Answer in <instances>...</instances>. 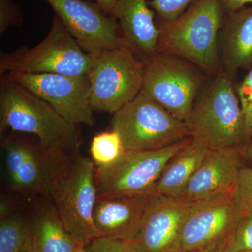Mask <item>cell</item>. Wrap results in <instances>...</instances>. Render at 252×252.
Listing matches in <instances>:
<instances>
[{"label":"cell","mask_w":252,"mask_h":252,"mask_svg":"<svg viewBox=\"0 0 252 252\" xmlns=\"http://www.w3.org/2000/svg\"><path fill=\"white\" fill-rule=\"evenodd\" d=\"M0 129L37 137L46 150L62 155L79 153L82 142L77 124L68 122L49 104L3 75L0 93Z\"/></svg>","instance_id":"1"},{"label":"cell","mask_w":252,"mask_h":252,"mask_svg":"<svg viewBox=\"0 0 252 252\" xmlns=\"http://www.w3.org/2000/svg\"><path fill=\"white\" fill-rule=\"evenodd\" d=\"M223 11L220 0H196L173 21H160L157 54L176 56L207 74H218L222 71L219 39Z\"/></svg>","instance_id":"2"},{"label":"cell","mask_w":252,"mask_h":252,"mask_svg":"<svg viewBox=\"0 0 252 252\" xmlns=\"http://www.w3.org/2000/svg\"><path fill=\"white\" fill-rule=\"evenodd\" d=\"M94 161L80 153L60 158L50 183L48 198L76 245L85 248L99 236L94 221L97 197Z\"/></svg>","instance_id":"3"},{"label":"cell","mask_w":252,"mask_h":252,"mask_svg":"<svg viewBox=\"0 0 252 252\" xmlns=\"http://www.w3.org/2000/svg\"><path fill=\"white\" fill-rule=\"evenodd\" d=\"M189 135L209 149L248 146L246 126L232 78L220 71L207 84L185 122Z\"/></svg>","instance_id":"4"},{"label":"cell","mask_w":252,"mask_h":252,"mask_svg":"<svg viewBox=\"0 0 252 252\" xmlns=\"http://www.w3.org/2000/svg\"><path fill=\"white\" fill-rule=\"evenodd\" d=\"M94 58L86 52L57 15L44 40L34 47H22L1 55V74H58L87 75Z\"/></svg>","instance_id":"5"},{"label":"cell","mask_w":252,"mask_h":252,"mask_svg":"<svg viewBox=\"0 0 252 252\" xmlns=\"http://www.w3.org/2000/svg\"><path fill=\"white\" fill-rule=\"evenodd\" d=\"M112 127L125 151L132 152L158 150L190 137L185 122L142 91L114 113Z\"/></svg>","instance_id":"6"},{"label":"cell","mask_w":252,"mask_h":252,"mask_svg":"<svg viewBox=\"0 0 252 252\" xmlns=\"http://www.w3.org/2000/svg\"><path fill=\"white\" fill-rule=\"evenodd\" d=\"M144 67L124 42L94 58L87 74L94 112L114 114L135 98L142 91Z\"/></svg>","instance_id":"7"},{"label":"cell","mask_w":252,"mask_h":252,"mask_svg":"<svg viewBox=\"0 0 252 252\" xmlns=\"http://www.w3.org/2000/svg\"><path fill=\"white\" fill-rule=\"evenodd\" d=\"M199 69L185 59L157 54L145 61L142 91L185 122L203 82Z\"/></svg>","instance_id":"8"},{"label":"cell","mask_w":252,"mask_h":252,"mask_svg":"<svg viewBox=\"0 0 252 252\" xmlns=\"http://www.w3.org/2000/svg\"><path fill=\"white\" fill-rule=\"evenodd\" d=\"M189 140L158 150L125 151L110 165L96 167L97 195L154 192V187L165 165Z\"/></svg>","instance_id":"9"},{"label":"cell","mask_w":252,"mask_h":252,"mask_svg":"<svg viewBox=\"0 0 252 252\" xmlns=\"http://www.w3.org/2000/svg\"><path fill=\"white\" fill-rule=\"evenodd\" d=\"M243 215L231 193L192 203L182 227L181 252L205 249L223 251Z\"/></svg>","instance_id":"10"},{"label":"cell","mask_w":252,"mask_h":252,"mask_svg":"<svg viewBox=\"0 0 252 252\" xmlns=\"http://www.w3.org/2000/svg\"><path fill=\"white\" fill-rule=\"evenodd\" d=\"M21 84L49 104L72 124L93 126L94 110L91 104V84L88 75L58 74H3Z\"/></svg>","instance_id":"11"},{"label":"cell","mask_w":252,"mask_h":252,"mask_svg":"<svg viewBox=\"0 0 252 252\" xmlns=\"http://www.w3.org/2000/svg\"><path fill=\"white\" fill-rule=\"evenodd\" d=\"M86 52L96 58L124 41L116 20L84 0H45Z\"/></svg>","instance_id":"12"},{"label":"cell","mask_w":252,"mask_h":252,"mask_svg":"<svg viewBox=\"0 0 252 252\" xmlns=\"http://www.w3.org/2000/svg\"><path fill=\"white\" fill-rule=\"evenodd\" d=\"M5 170L11 188L19 193L48 196L51 177L61 157L38 142L11 137L5 141Z\"/></svg>","instance_id":"13"},{"label":"cell","mask_w":252,"mask_h":252,"mask_svg":"<svg viewBox=\"0 0 252 252\" xmlns=\"http://www.w3.org/2000/svg\"><path fill=\"white\" fill-rule=\"evenodd\" d=\"M192 203L154 193L132 240L137 252H180L182 227Z\"/></svg>","instance_id":"14"},{"label":"cell","mask_w":252,"mask_h":252,"mask_svg":"<svg viewBox=\"0 0 252 252\" xmlns=\"http://www.w3.org/2000/svg\"><path fill=\"white\" fill-rule=\"evenodd\" d=\"M154 193L97 195L94 221L99 236L133 240L140 230Z\"/></svg>","instance_id":"15"},{"label":"cell","mask_w":252,"mask_h":252,"mask_svg":"<svg viewBox=\"0 0 252 252\" xmlns=\"http://www.w3.org/2000/svg\"><path fill=\"white\" fill-rule=\"evenodd\" d=\"M243 153V149L238 148L210 149L180 198L195 203L231 193L245 165Z\"/></svg>","instance_id":"16"},{"label":"cell","mask_w":252,"mask_h":252,"mask_svg":"<svg viewBox=\"0 0 252 252\" xmlns=\"http://www.w3.org/2000/svg\"><path fill=\"white\" fill-rule=\"evenodd\" d=\"M112 17L119 25L124 44L142 61L157 54L160 31L147 0H117Z\"/></svg>","instance_id":"17"},{"label":"cell","mask_w":252,"mask_h":252,"mask_svg":"<svg viewBox=\"0 0 252 252\" xmlns=\"http://www.w3.org/2000/svg\"><path fill=\"white\" fill-rule=\"evenodd\" d=\"M219 42L221 67L230 77L252 67V6L228 13Z\"/></svg>","instance_id":"18"},{"label":"cell","mask_w":252,"mask_h":252,"mask_svg":"<svg viewBox=\"0 0 252 252\" xmlns=\"http://www.w3.org/2000/svg\"><path fill=\"white\" fill-rule=\"evenodd\" d=\"M210 151L203 142L190 137L165 165L154 187V193L162 196L180 198L189 181Z\"/></svg>","instance_id":"19"},{"label":"cell","mask_w":252,"mask_h":252,"mask_svg":"<svg viewBox=\"0 0 252 252\" xmlns=\"http://www.w3.org/2000/svg\"><path fill=\"white\" fill-rule=\"evenodd\" d=\"M72 235L63 223L56 207L44 205L31 221L30 252H75Z\"/></svg>","instance_id":"20"},{"label":"cell","mask_w":252,"mask_h":252,"mask_svg":"<svg viewBox=\"0 0 252 252\" xmlns=\"http://www.w3.org/2000/svg\"><path fill=\"white\" fill-rule=\"evenodd\" d=\"M31 222L18 215H10L0 221V252L28 251Z\"/></svg>","instance_id":"21"},{"label":"cell","mask_w":252,"mask_h":252,"mask_svg":"<svg viewBox=\"0 0 252 252\" xmlns=\"http://www.w3.org/2000/svg\"><path fill=\"white\" fill-rule=\"evenodd\" d=\"M124 152L120 136L113 130L97 134L91 142V157L96 167L110 165Z\"/></svg>","instance_id":"22"},{"label":"cell","mask_w":252,"mask_h":252,"mask_svg":"<svg viewBox=\"0 0 252 252\" xmlns=\"http://www.w3.org/2000/svg\"><path fill=\"white\" fill-rule=\"evenodd\" d=\"M252 251V215H244L225 243L222 252Z\"/></svg>","instance_id":"23"},{"label":"cell","mask_w":252,"mask_h":252,"mask_svg":"<svg viewBox=\"0 0 252 252\" xmlns=\"http://www.w3.org/2000/svg\"><path fill=\"white\" fill-rule=\"evenodd\" d=\"M232 196L243 215H252V167L240 170Z\"/></svg>","instance_id":"24"},{"label":"cell","mask_w":252,"mask_h":252,"mask_svg":"<svg viewBox=\"0 0 252 252\" xmlns=\"http://www.w3.org/2000/svg\"><path fill=\"white\" fill-rule=\"evenodd\" d=\"M235 89L245 118L247 137L250 142L252 137V67Z\"/></svg>","instance_id":"25"},{"label":"cell","mask_w":252,"mask_h":252,"mask_svg":"<svg viewBox=\"0 0 252 252\" xmlns=\"http://www.w3.org/2000/svg\"><path fill=\"white\" fill-rule=\"evenodd\" d=\"M196 0H152L149 6L155 11L160 21H171L184 14Z\"/></svg>","instance_id":"26"},{"label":"cell","mask_w":252,"mask_h":252,"mask_svg":"<svg viewBox=\"0 0 252 252\" xmlns=\"http://www.w3.org/2000/svg\"><path fill=\"white\" fill-rule=\"evenodd\" d=\"M87 252H137L132 240L97 237L85 247Z\"/></svg>","instance_id":"27"},{"label":"cell","mask_w":252,"mask_h":252,"mask_svg":"<svg viewBox=\"0 0 252 252\" xmlns=\"http://www.w3.org/2000/svg\"><path fill=\"white\" fill-rule=\"evenodd\" d=\"M23 22L21 11L11 0H0V32L11 26H21Z\"/></svg>","instance_id":"28"},{"label":"cell","mask_w":252,"mask_h":252,"mask_svg":"<svg viewBox=\"0 0 252 252\" xmlns=\"http://www.w3.org/2000/svg\"><path fill=\"white\" fill-rule=\"evenodd\" d=\"M223 8L228 13L235 11L246 6L247 4H252V0H220Z\"/></svg>","instance_id":"29"},{"label":"cell","mask_w":252,"mask_h":252,"mask_svg":"<svg viewBox=\"0 0 252 252\" xmlns=\"http://www.w3.org/2000/svg\"><path fill=\"white\" fill-rule=\"evenodd\" d=\"M95 1L106 14L112 16L117 0H95Z\"/></svg>","instance_id":"30"},{"label":"cell","mask_w":252,"mask_h":252,"mask_svg":"<svg viewBox=\"0 0 252 252\" xmlns=\"http://www.w3.org/2000/svg\"><path fill=\"white\" fill-rule=\"evenodd\" d=\"M243 155L245 164H248L250 167H252V140L244 149Z\"/></svg>","instance_id":"31"},{"label":"cell","mask_w":252,"mask_h":252,"mask_svg":"<svg viewBox=\"0 0 252 252\" xmlns=\"http://www.w3.org/2000/svg\"><path fill=\"white\" fill-rule=\"evenodd\" d=\"M180 252H222V250L220 249H205V250H195V251Z\"/></svg>","instance_id":"32"},{"label":"cell","mask_w":252,"mask_h":252,"mask_svg":"<svg viewBox=\"0 0 252 252\" xmlns=\"http://www.w3.org/2000/svg\"><path fill=\"white\" fill-rule=\"evenodd\" d=\"M75 252H86L85 248L84 247H77V250Z\"/></svg>","instance_id":"33"},{"label":"cell","mask_w":252,"mask_h":252,"mask_svg":"<svg viewBox=\"0 0 252 252\" xmlns=\"http://www.w3.org/2000/svg\"><path fill=\"white\" fill-rule=\"evenodd\" d=\"M252 252V251H244V252Z\"/></svg>","instance_id":"34"},{"label":"cell","mask_w":252,"mask_h":252,"mask_svg":"<svg viewBox=\"0 0 252 252\" xmlns=\"http://www.w3.org/2000/svg\"><path fill=\"white\" fill-rule=\"evenodd\" d=\"M22 252H28V251H23Z\"/></svg>","instance_id":"35"}]
</instances>
